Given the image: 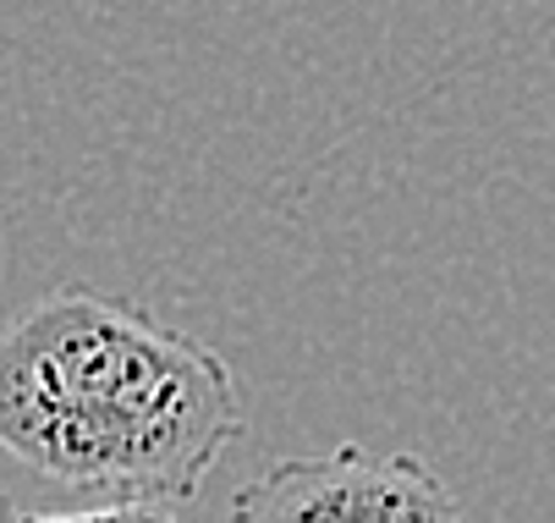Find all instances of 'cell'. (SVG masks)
<instances>
[{
    "label": "cell",
    "mask_w": 555,
    "mask_h": 523,
    "mask_svg": "<svg viewBox=\"0 0 555 523\" xmlns=\"http://www.w3.org/2000/svg\"><path fill=\"white\" fill-rule=\"evenodd\" d=\"M243 435L231 363L111 292L66 286L0 331V452L111 501H188Z\"/></svg>",
    "instance_id": "6da1fadb"
},
{
    "label": "cell",
    "mask_w": 555,
    "mask_h": 523,
    "mask_svg": "<svg viewBox=\"0 0 555 523\" xmlns=\"http://www.w3.org/2000/svg\"><path fill=\"white\" fill-rule=\"evenodd\" d=\"M231 523H456V496L413 452L341 441L254 474L231 496Z\"/></svg>",
    "instance_id": "7a4b0ae2"
},
{
    "label": "cell",
    "mask_w": 555,
    "mask_h": 523,
    "mask_svg": "<svg viewBox=\"0 0 555 523\" xmlns=\"http://www.w3.org/2000/svg\"><path fill=\"white\" fill-rule=\"evenodd\" d=\"M0 523H177L166 501H105V507H72V512H34L0 496Z\"/></svg>",
    "instance_id": "3957f363"
}]
</instances>
